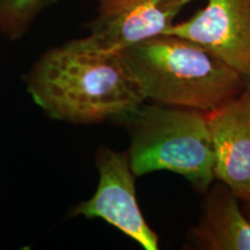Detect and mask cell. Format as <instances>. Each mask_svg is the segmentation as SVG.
<instances>
[{"label": "cell", "instance_id": "4", "mask_svg": "<svg viewBox=\"0 0 250 250\" xmlns=\"http://www.w3.org/2000/svg\"><path fill=\"white\" fill-rule=\"evenodd\" d=\"M95 165L99 170L96 191L88 201L78 204L72 215L102 219L145 250H158V234L146 223L137 202L136 175L129 153L102 146L96 153Z\"/></svg>", "mask_w": 250, "mask_h": 250}, {"label": "cell", "instance_id": "3", "mask_svg": "<svg viewBox=\"0 0 250 250\" xmlns=\"http://www.w3.org/2000/svg\"><path fill=\"white\" fill-rule=\"evenodd\" d=\"M117 123L129 131L127 153L136 177L167 170L183 176L198 192L210 189L214 158L206 112L144 102Z\"/></svg>", "mask_w": 250, "mask_h": 250}, {"label": "cell", "instance_id": "10", "mask_svg": "<svg viewBox=\"0 0 250 250\" xmlns=\"http://www.w3.org/2000/svg\"><path fill=\"white\" fill-rule=\"evenodd\" d=\"M243 81V89L250 93V66L242 73Z\"/></svg>", "mask_w": 250, "mask_h": 250}, {"label": "cell", "instance_id": "8", "mask_svg": "<svg viewBox=\"0 0 250 250\" xmlns=\"http://www.w3.org/2000/svg\"><path fill=\"white\" fill-rule=\"evenodd\" d=\"M206 192L201 220L189 234L191 245L202 250H250V220L240 199L221 182Z\"/></svg>", "mask_w": 250, "mask_h": 250}, {"label": "cell", "instance_id": "11", "mask_svg": "<svg viewBox=\"0 0 250 250\" xmlns=\"http://www.w3.org/2000/svg\"><path fill=\"white\" fill-rule=\"evenodd\" d=\"M249 205H250V204H249Z\"/></svg>", "mask_w": 250, "mask_h": 250}, {"label": "cell", "instance_id": "7", "mask_svg": "<svg viewBox=\"0 0 250 250\" xmlns=\"http://www.w3.org/2000/svg\"><path fill=\"white\" fill-rule=\"evenodd\" d=\"M214 158V179L250 204V93L243 89L206 112Z\"/></svg>", "mask_w": 250, "mask_h": 250}, {"label": "cell", "instance_id": "6", "mask_svg": "<svg viewBox=\"0 0 250 250\" xmlns=\"http://www.w3.org/2000/svg\"><path fill=\"white\" fill-rule=\"evenodd\" d=\"M166 34L198 43L242 74L250 66V0H208Z\"/></svg>", "mask_w": 250, "mask_h": 250}, {"label": "cell", "instance_id": "1", "mask_svg": "<svg viewBox=\"0 0 250 250\" xmlns=\"http://www.w3.org/2000/svg\"><path fill=\"white\" fill-rule=\"evenodd\" d=\"M26 83L49 117L72 124L117 122L146 102L121 52L86 48L77 40L45 51Z\"/></svg>", "mask_w": 250, "mask_h": 250}, {"label": "cell", "instance_id": "5", "mask_svg": "<svg viewBox=\"0 0 250 250\" xmlns=\"http://www.w3.org/2000/svg\"><path fill=\"white\" fill-rule=\"evenodd\" d=\"M193 0H99L89 34L77 39L86 48L121 52L131 45L166 34Z\"/></svg>", "mask_w": 250, "mask_h": 250}, {"label": "cell", "instance_id": "2", "mask_svg": "<svg viewBox=\"0 0 250 250\" xmlns=\"http://www.w3.org/2000/svg\"><path fill=\"white\" fill-rule=\"evenodd\" d=\"M121 54L146 101L208 112L243 90L239 71L184 37L162 34Z\"/></svg>", "mask_w": 250, "mask_h": 250}, {"label": "cell", "instance_id": "9", "mask_svg": "<svg viewBox=\"0 0 250 250\" xmlns=\"http://www.w3.org/2000/svg\"><path fill=\"white\" fill-rule=\"evenodd\" d=\"M54 0H0V34L19 40Z\"/></svg>", "mask_w": 250, "mask_h": 250}]
</instances>
